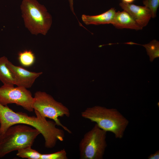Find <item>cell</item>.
Instances as JSON below:
<instances>
[{
  "instance_id": "6da1fadb",
  "label": "cell",
  "mask_w": 159,
  "mask_h": 159,
  "mask_svg": "<svg viewBox=\"0 0 159 159\" xmlns=\"http://www.w3.org/2000/svg\"><path fill=\"white\" fill-rule=\"evenodd\" d=\"M34 111L36 116H30L22 112H15L7 105L0 103V136L10 126L21 124L37 130L43 136L45 146L47 148L54 147L58 141H63L64 137L63 130L56 127L54 121L47 120L37 111Z\"/></svg>"
},
{
  "instance_id": "7a4b0ae2",
  "label": "cell",
  "mask_w": 159,
  "mask_h": 159,
  "mask_svg": "<svg viewBox=\"0 0 159 159\" xmlns=\"http://www.w3.org/2000/svg\"><path fill=\"white\" fill-rule=\"evenodd\" d=\"M81 115L95 122L104 131L112 132L117 139L123 138L129 123V120L117 109L98 105L87 108Z\"/></svg>"
},
{
  "instance_id": "3957f363",
  "label": "cell",
  "mask_w": 159,
  "mask_h": 159,
  "mask_svg": "<svg viewBox=\"0 0 159 159\" xmlns=\"http://www.w3.org/2000/svg\"><path fill=\"white\" fill-rule=\"evenodd\" d=\"M18 124L10 126L0 137V158L10 153L32 147L40 134L36 129Z\"/></svg>"
},
{
  "instance_id": "277c9868",
  "label": "cell",
  "mask_w": 159,
  "mask_h": 159,
  "mask_svg": "<svg viewBox=\"0 0 159 159\" xmlns=\"http://www.w3.org/2000/svg\"><path fill=\"white\" fill-rule=\"evenodd\" d=\"M25 27L31 33L46 35L52 23V18L46 7L37 0H22L20 5Z\"/></svg>"
},
{
  "instance_id": "5b68a950",
  "label": "cell",
  "mask_w": 159,
  "mask_h": 159,
  "mask_svg": "<svg viewBox=\"0 0 159 159\" xmlns=\"http://www.w3.org/2000/svg\"><path fill=\"white\" fill-rule=\"evenodd\" d=\"M32 105L34 110L37 111L42 117L52 120L69 133L72 132L61 123L59 117H69L68 108L61 102L56 100L51 95L44 92L37 91L34 94Z\"/></svg>"
},
{
  "instance_id": "8992f818",
  "label": "cell",
  "mask_w": 159,
  "mask_h": 159,
  "mask_svg": "<svg viewBox=\"0 0 159 159\" xmlns=\"http://www.w3.org/2000/svg\"><path fill=\"white\" fill-rule=\"evenodd\" d=\"M107 133L96 124L86 132L79 144L80 158L103 159L107 146Z\"/></svg>"
},
{
  "instance_id": "52a82bcc",
  "label": "cell",
  "mask_w": 159,
  "mask_h": 159,
  "mask_svg": "<svg viewBox=\"0 0 159 159\" xmlns=\"http://www.w3.org/2000/svg\"><path fill=\"white\" fill-rule=\"evenodd\" d=\"M34 100L27 88L14 85H3L0 87V103L3 105L15 104L29 112H32Z\"/></svg>"
},
{
  "instance_id": "ba28073f",
  "label": "cell",
  "mask_w": 159,
  "mask_h": 159,
  "mask_svg": "<svg viewBox=\"0 0 159 159\" xmlns=\"http://www.w3.org/2000/svg\"><path fill=\"white\" fill-rule=\"evenodd\" d=\"M6 65L14 77L15 85L27 89L32 87L36 79L42 74V72L30 71L21 66L14 65L9 60Z\"/></svg>"
},
{
  "instance_id": "9c48e42d",
  "label": "cell",
  "mask_w": 159,
  "mask_h": 159,
  "mask_svg": "<svg viewBox=\"0 0 159 159\" xmlns=\"http://www.w3.org/2000/svg\"><path fill=\"white\" fill-rule=\"evenodd\" d=\"M120 6L127 12L143 28L146 26L151 18V12L146 7L122 2Z\"/></svg>"
},
{
  "instance_id": "30bf717a",
  "label": "cell",
  "mask_w": 159,
  "mask_h": 159,
  "mask_svg": "<svg viewBox=\"0 0 159 159\" xmlns=\"http://www.w3.org/2000/svg\"><path fill=\"white\" fill-rule=\"evenodd\" d=\"M119 29H128L136 30H141L143 27L139 25L127 11L116 12L112 24Z\"/></svg>"
},
{
  "instance_id": "8fae6325",
  "label": "cell",
  "mask_w": 159,
  "mask_h": 159,
  "mask_svg": "<svg viewBox=\"0 0 159 159\" xmlns=\"http://www.w3.org/2000/svg\"><path fill=\"white\" fill-rule=\"evenodd\" d=\"M115 10L114 8H111L98 15L90 16L83 14L82 16V20L87 25L112 24L116 13Z\"/></svg>"
},
{
  "instance_id": "7c38bea8",
  "label": "cell",
  "mask_w": 159,
  "mask_h": 159,
  "mask_svg": "<svg viewBox=\"0 0 159 159\" xmlns=\"http://www.w3.org/2000/svg\"><path fill=\"white\" fill-rule=\"evenodd\" d=\"M9 61L6 56L0 57V81L3 85H15V79L11 71L6 65Z\"/></svg>"
},
{
  "instance_id": "4fadbf2b",
  "label": "cell",
  "mask_w": 159,
  "mask_h": 159,
  "mask_svg": "<svg viewBox=\"0 0 159 159\" xmlns=\"http://www.w3.org/2000/svg\"><path fill=\"white\" fill-rule=\"evenodd\" d=\"M34 54L31 50H25L19 52L18 59L20 64L23 66L29 67L32 65L35 60Z\"/></svg>"
},
{
  "instance_id": "5bb4252c",
  "label": "cell",
  "mask_w": 159,
  "mask_h": 159,
  "mask_svg": "<svg viewBox=\"0 0 159 159\" xmlns=\"http://www.w3.org/2000/svg\"><path fill=\"white\" fill-rule=\"evenodd\" d=\"M140 45L144 47L148 55L150 57V62H153L155 58L159 57V42L154 39L148 44Z\"/></svg>"
},
{
  "instance_id": "9a60e30c",
  "label": "cell",
  "mask_w": 159,
  "mask_h": 159,
  "mask_svg": "<svg viewBox=\"0 0 159 159\" xmlns=\"http://www.w3.org/2000/svg\"><path fill=\"white\" fill-rule=\"evenodd\" d=\"M144 6L150 10L151 18H154L156 16V12L159 6V0H144L143 1Z\"/></svg>"
},
{
  "instance_id": "2e32d148",
  "label": "cell",
  "mask_w": 159,
  "mask_h": 159,
  "mask_svg": "<svg viewBox=\"0 0 159 159\" xmlns=\"http://www.w3.org/2000/svg\"><path fill=\"white\" fill-rule=\"evenodd\" d=\"M148 159H159V150H158L154 153L150 154L148 157Z\"/></svg>"
},
{
  "instance_id": "e0dca14e",
  "label": "cell",
  "mask_w": 159,
  "mask_h": 159,
  "mask_svg": "<svg viewBox=\"0 0 159 159\" xmlns=\"http://www.w3.org/2000/svg\"><path fill=\"white\" fill-rule=\"evenodd\" d=\"M69 6L70 7V8L73 12V13L75 15L74 11V8H73V0H69Z\"/></svg>"
},
{
  "instance_id": "ac0fdd59",
  "label": "cell",
  "mask_w": 159,
  "mask_h": 159,
  "mask_svg": "<svg viewBox=\"0 0 159 159\" xmlns=\"http://www.w3.org/2000/svg\"><path fill=\"white\" fill-rule=\"evenodd\" d=\"M122 2L128 4H131L135 0H122Z\"/></svg>"
},
{
  "instance_id": "d6986e66",
  "label": "cell",
  "mask_w": 159,
  "mask_h": 159,
  "mask_svg": "<svg viewBox=\"0 0 159 159\" xmlns=\"http://www.w3.org/2000/svg\"></svg>"
}]
</instances>
